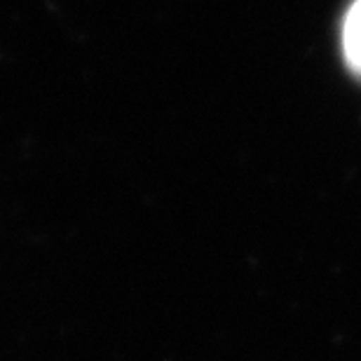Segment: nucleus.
<instances>
[{
    "label": "nucleus",
    "mask_w": 361,
    "mask_h": 361,
    "mask_svg": "<svg viewBox=\"0 0 361 361\" xmlns=\"http://www.w3.org/2000/svg\"><path fill=\"white\" fill-rule=\"evenodd\" d=\"M343 45L350 63L357 71H361V0H357L352 5V10L348 12V19H345V28H343Z\"/></svg>",
    "instance_id": "f257e3e1"
}]
</instances>
